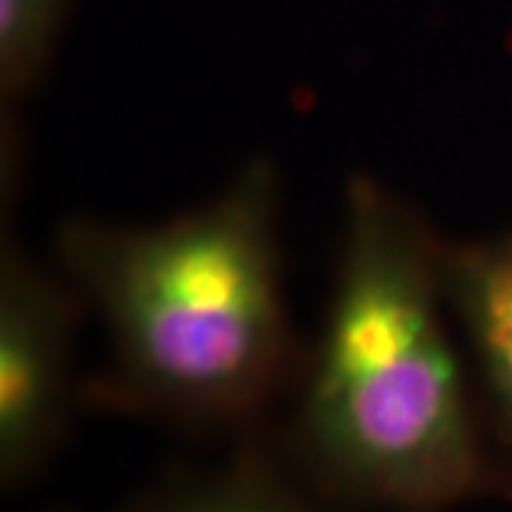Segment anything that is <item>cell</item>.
<instances>
[{
  "label": "cell",
  "mask_w": 512,
  "mask_h": 512,
  "mask_svg": "<svg viewBox=\"0 0 512 512\" xmlns=\"http://www.w3.org/2000/svg\"><path fill=\"white\" fill-rule=\"evenodd\" d=\"M441 251L444 237L396 188L350 180L325 319L296 370L293 453L319 493L441 512L490 484Z\"/></svg>",
  "instance_id": "cell-1"
},
{
  "label": "cell",
  "mask_w": 512,
  "mask_h": 512,
  "mask_svg": "<svg viewBox=\"0 0 512 512\" xmlns=\"http://www.w3.org/2000/svg\"><path fill=\"white\" fill-rule=\"evenodd\" d=\"M55 248L57 268L106 333L100 402L234 424L296 379L282 180L268 157L163 222L66 220Z\"/></svg>",
  "instance_id": "cell-2"
},
{
  "label": "cell",
  "mask_w": 512,
  "mask_h": 512,
  "mask_svg": "<svg viewBox=\"0 0 512 512\" xmlns=\"http://www.w3.org/2000/svg\"><path fill=\"white\" fill-rule=\"evenodd\" d=\"M86 311L57 268L3 237L0 256V484L18 490L49 464L74 399V342Z\"/></svg>",
  "instance_id": "cell-3"
},
{
  "label": "cell",
  "mask_w": 512,
  "mask_h": 512,
  "mask_svg": "<svg viewBox=\"0 0 512 512\" xmlns=\"http://www.w3.org/2000/svg\"><path fill=\"white\" fill-rule=\"evenodd\" d=\"M441 282L484 421L512 447V225L473 239L444 237Z\"/></svg>",
  "instance_id": "cell-4"
},
{
  "label": "cell",
  "mask_w": 512,
  "mask_h": 512,
  "mask_svg": "<svg viewBox=\"0 0 512 512\" xmlns=\"http://www.w3.org/2000/svg\"><path fill=\"white\" fill-rule=\"evenodd\" d=\"M128 512H322L268 458L239 456L214 470L185 473L143 495Z\"/></svg>",
  "instance_id": "cell-5"
},
{
  "label": "cell",
  "mask_w": 512,
  "mask_h": 512,
  "mask_svg": "<svg viewBox=\"0 0 512 512\" xmlns=\"http://www.w3.org/2000/svg\"><path fill=\"white\" fill-rule=\"evenodd\" d=\"M72 0H0L3 109L29 100L49 72Z\"/></svg>",
  "instance_id": "cell-6"
}]
</instances>
